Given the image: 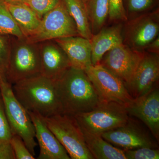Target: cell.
Here are the masks:
<instances>
[{
	"label": "cell",
	"mask_w": 159,
	"mask_h": 159,
	"mask_svg": "<svg viewBox=\"0 0 159 159\" xmlns=\"http://www.w3.org/2000/svg\"><path fill=\"white\" fill-rule=\"evenodd\" d=\"M28 112L34 125L35 137L39 146V159H70V156L46 124L44 117L34 112Z\"/></svg>",
	"instance_id": "cell-14"
},
{
	"label": "cell",
	"mask_w": 159,
	"mask_h": 159,
	"mask_svg": "<svg viewBox=\"0 0 159 159\" xmlns=\"http://www.w3.org/2000/svg\"><path fill=\"white\" fill-rule=\"evenodd\" d=\"M0 89L5 112L12 135L20 137L30 152L34 156L37 143L35 140L34 125L28 111L16 99L12 85L6 77H0Z\"/></svg>",
	"instance_id": "cell-4"
},
{
	"label": "cell",
	"mask_w": 159,
	"mask_h": 159,
	"mask_svg": "<svg viewBox=\"0 0 159 159\" xmlns=\"http://www.w3.org/2000/svg\"><path fill=\"white\" fill-rule=\"evenodd\" d=\"M109 8L108 22L111 24L123 23L127 20L123 0H109Z\"/></svg>",
	"instance_id": "cell-25"
},
{
	"label": "cell",
	"mask_w": 159,
	"mask_h": 159,
	"mask_svg": "<svg viewBox=\"0 0 159 159\" xmlns=\"http://www.w3.org/2000/svg\"><path fill=\"white\" fill-rule=\"evenodd\" d=\"M159 80V54L144 51L130 81L125 85L132 97L139 98L157 86Z\"/></svg>",
	"instance_id": "cell-12"
},
{
	"label": "cell",
	"mask_w": 159,
	"mask_h": 159,
	"mask_svg": "<svg viewBox=\"0 0 159 159\" xmlns=\"http://www.w3.org/2000/svg\"><path fill=\"white\" fill-rule=\"evenodd\" d=\"M14 151L16 159H34V157L29 149L20 137L16 134L12 135L10 141Z\"/></svg>",
	"instance_id": "cell-28"
},
{
	"label": "cell",
	"mask_w": 159,
	"mask_h": 159,
	"mask_svg": "<svg viewBox=\"0 0 159 159\" xmlns=\"http://www.w3.org/2000/svg\"><path fill=\"white\" fill-rule=\"evenodd\" d=\"M144 52L134 51L122 43L107 52L99 64L116 75L126 85L132 78Z\"/></svg>",
	"instance_id": "cell-10"
},
{
	"label": "cell",
	"mask_w": 159,
	"mask_h": 159,
	"mask_svg": "<svg viewBox=\"0 0 159 159\" xmlns=\"http://www.w3.org/2000/svg\"><path fill=\"white\" fill-rule=\"evenodd\" d=\"M79 1L80 2H81L84 5L85 8L86 7L88 1V0H79Z\"/></svg>",
	"instance_id": "cell-33"
},
{
	"label": "cell",
	"mask_w": 159,
	"mask_h": 159,
	"mask_svg": "<svg viewBox=\"0 0 159 159\" xmlns=\"http://www.w3.org/2000/svg\"><path fill=\"white\" fill-rule=\"evenodd\" d=\"M54 40L65 52L72 67L84 70L93 65L90 40L75 36Z\"/></svg>",
	"instance_id": "cell-16"
},
{
	"label": "cell",
	"mask_w": 159,
	"mask_h": 159,
	"mask_svg": "<svg viewBox=\"0 0 159 159\" xmlns=\"http://www.w3.org/2000/svg\"><path fill=\"white\" fill-rule=\"evenodd\" d=\"M39 45L41 75L56 81L71 67L70 61L54 40L42 42Z\"/></svg>",
	"instance_id": "cell-15"
},
{
	"label": "cell",
	"mask_w": 159,
	"mask_h": 159,
	"mask_svg": "<svg viewBox=\"0 0 159 159\" xmlns=\"http://www.w3.org/2000/svg\"><path fill=\"white\" fill-rule=\"evenodd\" d=\"M0 34L19 39L26 38L12 17L5 0H0Z\"/></svg>",
	"instance_id": "cell-23"
},
{
	"label": "cell",
	"mask_w": 159,
	"mask_h": 159,
	"mask_svg": "<svg viewBox=\"0 0 159 159\" xmlns=\"http://www.w3.org/2000/svg\"><path fill=\"white\" fill-rule=\"evenodd\" d=\"M129 116L142 121L158 141L159 139V90L156 86L146 95L133 99L125 106Z\"/></svg>",
	"instance_id": "cell-13"
},
{
	"label": "cell",
	"mask_w": 159,
	"mask_h": 159,
	"mask_svg": "<svg viewBox=\"0 0 159 159\" xmlns=\"http://www.w3.org/2000/svg\"><path fill=\"white\" fill-rule=\"evenodd\" d=\"M126 159H158L159 151L157 148L142 147L124 150Z\"/></svg>",
	"instance_id": "cell-27"
},
{
	"label": "cell",
	"mask_w": 159,
	"mask_h": 159,
	"mask_svg": "<svg viewBox=\"0 0 159 159\" xmlns=\"http://www.w3.org/2000/svg\"><path fill=\"white\" fill-rule=\"evenodd\" d=\"M28 0H5L7 3H25Z\"/></svg>",
	"instance_id": "cell-32"
},
{
	"label": "cell",
	"mask_w": 159,
	"mask_h": 159,
	"mask_svg": "<svg viewBox=\"0 0 159 159\" xmlns=\"http://www.w3.org/2000/svg\"><path fill=\"white\" fill-rule=\"evenodd\" d=\"M101 101L115 102L127 105L134 98L125 84L100 65H92L84 70Z\"/></svg>",
	"instance_id": "cell-9"
},
{
	"label": "cell",
	"mask_w": 159,
	"mask_h": 159,
	"mask_svg": "<svg viewBox=\"0 0 159 159\" xmlns=\"http://www.w3.org/2000/svg\"><path fill=\"white\" fill-rule=\"evenodd\" d=\"M123 23L105 26L98 33L93 35L90 40L93 65L99 64L102 56L107 52L123 43L122 31Z\"/></svg>",
	"instance_id": "cell-17"
},
{
	"label": "cell",
	"mask_w": 159,
	"mask_h": 159,
	"mask_svg": "<svg viewBox=\"0 0 159 159\" xmlns=\"http://www.w3.org/2000/svg\"><path fill=\"white\" fill-rule=\"evenodd\" d=\"M101 136L112 145L124 150L142 147L157 148L156 143L149 134L130 118L125 125L103 133Z\"/></svg>",
	"instance_id": "cell-11"
},
{
	"label": "cell",
	"mask_w": 159,
	"mask_h": 159,
	"mask_svg": "<svg viewBox=\"0 0 159 159\" xmlns=\"http://www.w3.org/2000/svg\"><path fill=\"white\" fill-rule=\"evenodd\" d=\"M145 51L153 54H159V36L148 45Z\"/></svg>",
	"instance_id": "cell-31"
},
{
	"label": "cell",
	"mask_w": 159,
	"mask_h": 159,
	"mask_svg": "<svg viewBox=\"0 0 159 159\" xmlns=\"http://www.w3.org/2000/svg\"><path fill=\"white\" fill-rule=\"evenodd\" d=\"M7 81L11 85L19 81L41 75L39 43L31 42L26 38L11 36Z\"/></svg>",
	"instance_id": "cell-3"
},
{
	"label": "cell",
	"mask_w": 159,
	"mask_h": 159,
	"mask_svg": "<svg viewBox=\"0 0 159 159\" xmlns=\"http://www.w3.org/2000/svg\"><path fill=\"white\" fill-rule=\"evenodd\" d=\"M7 5L24 36L28 38L33 35L38 29L41 19L26 3H7Z\"/></svg>",
	"instance_id": "cell-19"
},
{
	"label": "cell",
	"mask_w": 159,
	"mask_h": 159,
	"mask_svg": "<svg viewBox=\"0 0 159 159\" xmlns=\"http://www.w3.org/2000/svg\"><path fill=\"white\" fill-rule=\"evenodd\" d=\"M60 0H28L25 3L40 19L54 9Z\"/></svg>",
	"instance_id": "cell-26"
},
{
	"label": "cell",
	"mask_w": 159,
	"mask_h": 159,
	"mask_svg": "<svg viewBox=\"0 0 159 159\" xmlns=\"http://www.w3.org/2000/svg\"><path fill=\"white\" fill-rule=\"evenodd\" d=\"M2 93H1V89H0V99H2Z\"/></svg>",
	"instance_id": "cell-34"
},
{
	"label": "cell",
	"mask_w": 159,
	"mask_h": 159,
	"mask_svg": "<svg viewBox=\"0 0 159 159\" xmlns=\"http://www.w3.org/2000/svg\"><path fill=\"white\" fill-rule=\"evenodd\" d=\"M158 2L159 0H123L127 20L157 9Z\"/></svg>",
	"instance_id": "cell-22"
},
{
	"label": "cell",
	"mask_w": 159,
	"mask_h": 159,
	"mask_svg": "<svg viewBox=\"0 0 159 159\" xmlns=\"http://www.w3.org/2000/svg\"><path fill=\"white\" fill-rule=\"evenodd\" d=\"M109 0H88L87 12L93 35L97 34L108 21Z\"/></svg>",
	"instance_id": "cell-21"
},
{
	"label": "cell",
	"mask_w": 159,
	"mask_h": 159,
	"mask_svg": "<svg viewBox=\"0 0 159 159\" xmlns=\"http://www.w3.org/2000/svg\"><path fill=\"white\" fill-rule=\"evenodd\" d=\"M74 116L81 128L100 135L125 125L129 118L125 105L106 101H101L92 111Z\"/></svg>",
	"instance_id": "cell-6"
},
{
	"label": "cell",
	"mask_w": 159,
	"mask_h": 159,
	"mask_svg": "<svg viewBox=\"0 0 159 159\" xmlns=\"http://www.w3.org/2000/svg\"><path fill=\"white\" fill-rule=\"evenodd\" d=\"M159 34V9L157 8L123 23L122 43L134 51L143 52Z\"/></svg>",
	"instance_id": "cell-8"
},
{
	"label": "cell",
	"mask_w": 159,
	"mask_h": 159,
	"mask_svg": "<svg viewBox=\"0 0 159 159\" xmlns=\"http://www.w3.org/2000/svg\"><path fill=\"white\" fill-rule=\"evenodd\" d=\"M0 159H16L10 142H0Z\"/></svg>",
	"instance_id": "cell-30"
},
{
	"label": "cell",
	"mask_w": 159,
	"mask_h": 159,
	"mask_svg": "<svg viewBox=\"0 0 159 159\" xmlns=\"http://www.w3.org/2000/svg\"><path fill=\"white\" fill-rule=\"evenodd\" d=\"M75 36H79L77 26L64 3L60 0L54 9L43 16L36 32L27 39L31 42L39 43Z\"/></svg>",
	"instance_id": "cell-7"
},
{
	"label": "cell",
	"mask_w": 159,
	"mask_h": 159,
	"mask_svg": "<svg viewBox=\"0 0 159 159\" xmlns=\"http://www.w3.org/2000/svg\"><path fill=\"white\" fill-rule=\"evenodd\" d=\"M12 132L5 112L2 99H0V142H10Z\"/></svg>",
	"instance_id": "cell-29"
},
{
	"label": "cell",
	"mask_w": 159,
	"mask_h": 159,
	"mask_svg": "<svg viewBox=\"0 0 159 159\" xmlns=\"http://www.w3.org/2000/svg\"><path fill=\"white\" fill-rule=\"evenodd\" d=\"M44 119L70 159H94L87 147L82 129L74 116L58 114Z\"/></svg>",
	"instance_id": "cell-5"
},
{
	"label": "cell",
	"mask_w": 159,
	"mask_h": 159,
	"mask_svg": "<svg viewBox=\"0 0 159 159\" xmlns=\"http://www.w3.org/2000/svg\"><path fill=\"white\" fill-rule=\"evenodd\" d=\"M10 36L0 34V77H6L10 55Z\"/></svg>",
	"instance_id": "cell-24"
},
{
	"label": "cell",
	"mask_w": 159,
	"mask_h": 159,
	"mask_svg": "<svg viewBox=\"0 0 159 159\" xmlns=\"http://www.w3.org/2000/svg\"><path fill=\"white\" fill-rule=\"evenodd\" d=\"M74 20L79 36L90 40L93 36L86 9L79 0H62Z\"/></svg>",
	"instance_id": "cell-20"
},
{
	"label": "cell",
	"mask_w": 159,
	"mask_h": 159,
	"mask_svg": "<svg viewBox=\"0 0 159 159\" xmlns=\"http://www.w3.org/2000/svg\"><path fill=\"white\" fill-rule=\"evenodd\" d=\"M55 82L62 114L75 116L87 112L101 102L84 70L70 67Z\"/></svg>",
	"instance_id": "cell-1"
},
{
	"label": "cell",
	"mask_w": 159,
	"mask_h": 159,
	"mask_svg": "<svg viewBox=\"0 0 159 159\" xmlns=\"http://www.w3.org/2000/svg\"><path fill=\"white\" fill-rule=\"evenodd\" d=\"M81 129L86 145L94 159H126L124 150L115 147L100 135Z\"/></svg>",
	"instance_id": "cell-18"
},
{
	"label": "cell",
	"mask_w": 159,
	"mask_h": 159,
	"mask_svg": "<svg viewBox=\"0 0 159 159\" xmlns=\"http://www.w3.org/2000/svg\"><path fill=\"white\" fill-rule=\"evenodd\" d=\"M16 99L29 111L44 117L62 114L55 82L42 75L12 85Z\"/></svg>",
	"instance_id": "cell-2"
}]
</instances>
